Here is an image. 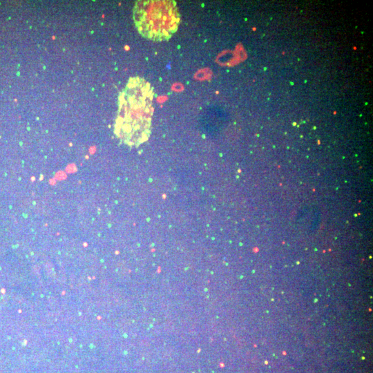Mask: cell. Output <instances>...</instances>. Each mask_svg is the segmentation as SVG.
<instances>
[{
  "instance_id": "cell-1",
  "label": "cell",
  "mask_w": 373,
  "mask_h": 373,
  "mask_svg": "<svg viewBox=\"0 0 373 373\" xmlns=\"http://www.w3.org/2000/svg\"><path fill=\"white\" fill-rule=\"evenodd\" d=\"M153 97V87L140 77L130 78L120 93L114 132L127 145L138 146L149 139Z\"/></svg>"
},
{
  "instance_id": "cell-2",
  "label": "cell",
  "mask_w": 373,
  "mask_h": 373,
  "mask_svg": "<svg viewBox=\"0 0 373 373\" xmlns=\"http://www.w3.org/2000/svg\"><path fill=\"white\" fill-rule=\"evenodd\" d=\"M133 14L140 34L153 41L170 39L180 21L177 3L171 0L137 1Z\"/></svg>"
}]
</instances>
